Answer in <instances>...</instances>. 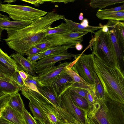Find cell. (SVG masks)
Here are the masks:
<instances>
[{"instance_id": "obj_3", "label": "cell", "mask_w": 124, "mask_h": 124, "mask_svg": "<svg viewBox=\"0 0 124 124\" xmlns=\"http://www.w3.org/2000/svg\"><path fill=\"white\" fill-rule=\"evenodd\" d=\"M87 116L93 124H124V105L106 96L96 100Z\"/></svg>"}, {"instance_id": "obj_17", "label": "cell", "mask_w": 124, "mask_h": 124, "mask_svg": "<svg viewBox=\"0 0 124 124\" xmlns=\"http://www.w3.org/2000/svg\"><path fill=\"white\" fill-rule=\"evenodd\" d=\"M63 20L64 21L71 31L81 32H91L93 33L95 30L102 28L103 25L100 23L98 26H93L89 25L87 27H85L80 23L75 22L72 20L65 18Z\"/></svg>"}, {"instance_id": "obj_12", "label": "cell", "mask_w": 124, "mask_h": 124, "mask_svg": "<svg viewBox=\"0 0 124 124\" xmlns=\"http://www.w3.org/2000/svg\"><path fill=\"white\" fill-rule=\"evenodd\" d=\"M80 54H75L68 53L67 50L58 54L48 56L39 59L34 64L35 70H39L54 65L56 62L62 60H70L76 58Z\"/></svg>"}, {"instance_id": "obj_38", "label": "cell", "mask_w": 124, "mask_h": 124, "mask_svg": "<svg viewBox=\"0 0 124 124\" xmlns=\"http://www.w3.org/2000/svg\"><path fill=\"white\" fill-rule=\"evenodd\" d=\"M104 10L108 11L115 12L124 11V4L119 6L109 9H106Z\"/></svg>"}, {"instance_id": "obj_10", "label": "cell", "mask_w": 124, "mask_h": 124, "mask_svg": "<svg viewBox=\"0 0 124 124\" xmlns=\"http://www.w3.org/2000/svg\"><path fill=\"white\" fill-rule=\"evenodd\" d=\"M62 107L67 111L80 124H85V111L79 108L73 101L67 89L61 95Z\"/></svg>"}, {"instance_id": "obj_1", "label": "cell", "mask_w": 124, "mask_h": 124, "mask_svg": "<svg viewBox=\"0 0 124 124\" xmlns=\"http://www.w3.org/2000/svg\"><path fill=\"white\" fill-rule=\"evenodd\" d=\"M65 17L54 11L48 12L23 29L7 31V38L4 40L10 48L24 55L31 48L46 38L45 31L51 27L53 22Z\"/></svg>"}, {"instance_id": "obj_34", "label": "cell", "mask_w": 124, "mask_h": 124, "mask_svg": "<svg viewBox=\"0 0 124 124\" xmlns=\"http://www.w3.org/2000/svg\"><path fill=\"white\" fill-rule=\"evenodd\" d=\"M87 101L89 105V109L94 104L96 101V98L93 91H89L87 94Z\"/></svg>"}, {"instance_id": "obj_49", "label": "cell", "mask_w": 124, "mask_h": 124, "mask_svg": "<svg viewBox=\"0 0 124 124\" xmlns=\"http://www.w3.org/2000/svg\"><path fill=\"white\" fill-rule=\"evenodd\" d=\"M83 15V14L81 12L80 13L78 17L79 19L81 21H82L83 20L84 18Z\"/></svg>"}, {"instance_id": "obj_13", "label": "cell", "mask_w": 124, "mask_h": 124, "mask_svg": "<svg viewBox=\"0 0 124 124\" xmlns=\"http://www.w3.org/2000/svg\"><path fill=\"white\" fill-rule=\"evenodd\" d=\"M64 70L55 77L51 84L60 97L70 86L75 83Z\"/></svg>"}, {"instance_id": "obj_20", "label": "cell", "mask_w": 124, "mask_h": 124, "mask_svg": "<svg viewBox=\"0 0 124 124\" xmlns=\"http://www.w3.org/2000/svg\"><path fill=\"white\" fill-rule=\"evenodd\" d=\"M68 89L83 97L87 101V93L89 91L91 90L93 91V86L91 87L84 85L74 83L70 86Z\"/></svg>"}, {"instance_id": "obj_8", "label": "cell", "mask_w": 124, "mask_h": 124, "mask_svg": "<svg viewBox=\"0 0 124 124\" xmlns=\"http://www.w3.org/2000/svg\"><path fill=\"white\" fill-rule=\"evenodd\" d=\"M94 55L82 54L73 62L71 68L89 84L94 85L96 73L94 66Z\"/></svg>"}, {"instance_id": "obj_26", "label": "cell", "mask_w": 124, "mask_h": 124, "mask_svg": "<svg viewBox=\"0 0 124 124\" xmlns=\"http://www.w3.org/2000/svg\"><path fill=\"white\" fill-rule=\"evenodd\" d=\"M93 92L95 96L96 100H104L106 96L102 85L96 73L94 79Z\"/></svg>"}, {"instance_id": "obj_37", "label": "cell", "mask_w": 124, "mask_h": 124, "mask_svg": "<svg viewBox=\"0 0 124 124\" xmlns=\"http://www.w3.org/2000/svg\"><path fill=\"white\" fill-rule=\"evenodd\" d=\"M22 1L28 2L38 6L40 4H42L45 2L43 0H22Z\"/></svg>"}, {"instance_id": "obj_50", "label": "cell", "mask_w": 124, "mask_h": 124, "mask_svg": "<svg viewBox=\"0 0 124 124\" xmlns=\"http://www.w3.org/2000/svg\"><path fill=\"white\" fill-rule=\"evenodd\" d=\"M6 94H5L3 92H0V97Z\"/></svg>"}, {"instance_id": "obj_7", "label": "cell", "mask_w": 124, "mask_h": 124, "mask_svg": "<svg viewBox=\"0 0 124 124\" xmlns=\"http://www.w3.org/2000/svg\"><path fill=\"white\" fill-rule=\"evenodd\" d=\"M4 12L14 21L32 22L46 15L47 12L26 6L2 4Z\"/></svg>"}, {"instance_id": "obj_44", "label": "cell", "mask_w": 124, "mask_h": 124, "mask_svg": "<svg viewBox=\"0 0 124 124\" xmlns=\"http://www.w3.org/2000/svg\"><path fill=\"white\" fill-rule=\"evenodd\" d=\"M75 47L77 50L80 51L83 49V46L82 44L79 43L77 44L75 46Z\"/></svg>"}, {"instance_id": "obj_27", "label": "cell", "mask_w": 124, "mask_h": 124, "mask_svg": "<svg viewBox=\"0 0 124 124\" xmlns=\"http://www.w3.org/2000/svg\"><path fill=\"white\" fill-rule=\"evenodd\" d=\"M71 31L67 24L63 22L58 26L53 28L49 27L45 31L46 36L52 34H62Z\"/></svg>"}, {"instance_id": "obj_22", "label": "cell", "mask_w": 124, "mask_h": 124, "mask_svg": "<svg viewBox=\"0 0 124 124\" xmlns=\"http://www.w3.org/2000/svg\"><path fill=\"white\" fill-rule=\"evenodd\" d=\"M20 91L18 86L0 78V92L12 95Z\"/></svg>"}, {"instance_id": "obj_18", "label": "cell", "mask_w": 124, "mask_h": 124, "mask_svg": "<svg viewBox=\"0 0 124 124\" xmlns=\"http://www.w3.org/2000/svg\"><path fill=\"white\" fill-rule=\"evenodd\" d=\"M96 15L99 18L102 20L124 21V11L115 12L108 11L104 9H99Z\"/></svg>"}, {"instance_id": "obj_36", "label": "cell", "mask_w": 124, "mask_h": 124, "mask_svg": "<svg viewBox=\"0 0 124 124\" xmlns=\"http://www.w3.org/2000/svg\"><path fill=\"white\" fill-rule=\"evenodd\" d=\"M40 57V55L39 54L28 56L27 59L31 62L34 66V64L36 62V61L39 60Z\"/></svg>"}, {"instance_id": "obj_48", "label": "cell", "mask_w": 124, "mask_h": 124, "mask_svg": "<svg viewBox=\"0 0 124 124\" xmlns=\"http://www.w3.org/2000/svg\"><path fill=\"white\" fill-rule=\"evenodd\" d=\"M16 0H5L4 1H3V2H7L8 3V4H10V3H12V2H15Z\"/></svg>"}, {"instance_id": "obj_4", "label": "cell", "mask_w": 124, "mask_h": 124, "mask_svg": "<svg viewBox=\"0 0 124 124\" xmlns=\"http://www.w3.org/2000/svg\"><path fill=\"white\" fill-rule=\"evenodd\" d=\"M93 33L94 37H92L89 45L90 47H92V53L105 64L118 68L114 50L108 34L103 32L102 28Z\"/></svg>"}, {"instance_id": "obj_30", "label": "cell", "mask_w": 124, "mask_h": 124, "mask_svg": "<svg viewBox=\"0 0 124 124\" xmlns=\"http://www.w3.org/2000/svg\"><path fill=\"white\" fill-rule=\"evenodd\" d=\"M27 74L28 78L24 81L25 85L27 86L34 85H36L38 88H39L40 87L44 85L39 81L37 77L32 76L28 74Z\"/></svg>"}, {"instance_id": "obj_21", "label": "cell", "mask_w": 124, "mask_h": 124, "mask_svg": "<svg viewBox=\"0 0 124 124\" xmlns=\"http://www.w3.org/2000/svg\"><path fill=\"white\" fill-rule=\"evenodd\" d=\"M0 62L12 70H20V67L14 60L4 52L0 48Z\"/></svg>"}, {"instance_id": "obj_14", "label": "cell", "mask_w": 124, "mask_h": 124, "mask_svg": "<svg viewBox=\"0 0 124 124\" xmlns=\"http://www.w3.org/2000/svg\"><path fill=\"white\" fill-rule=\"evenodd\" d=\"M0 115L14 124H26L22 114L7 105L1 110Z\"/></svg>"}, {"instance_id": "obj_33", "label": "cell", "mask_w": 124, "mask_h": 124, "mask_svg": "<svg viewBox=\"0 0 124 124\" xmlns=\"http://www.w3.org/2000/svg\"><path fill=\"white\" fill-rule=\"evenodd\" d=\"M11 95L6 94L0 97V113L7 105L8 101Z\"/></svg>"}, {"instance_id": "obj_15", "label": "cell", "mask_w": 124, "mask_h": 124, "mask_svg": "<svg viewBox=\"0 0 124 124\" xmlns=\"http://www.w3.org/2000/svg\"><path fill=\"white\" fill-rule=\"evenodd\" d=\"M32 22L10 21L6 16H0V28L7 31L22 29L29 25Z\"/></svg>"}, {"instance_id": "obj_47", "label": "cell", "mask_w": 124, "mask_h": 124, "mask_svg": "<svg viewBox=\"0 0 124 124\" xmlns=\"http://www.w3.org/2000/svg\"><path fill=\"white\" fill-rule=\"evenodd\" d=\"M2 2L1 0H0V11H2L4 12L3 10L2 9ZM3 15L1 14L0 13V16H3Z\"/></svg>"}, {"instance_id": "obj_43", "label": "cell", "mask_w": 124, "mask_h": 124, "mask_svg": "<svg viewBox=\"0 0 124 124\" xmlns=\"http://www.w3.org/2000/svg\"><path fill=\"white\" fill-rule=\"evenodd\" d=\"M80 24L85 27H87L89 26V25L88 21L86 19H84L82 21Z\"/></svg>"}, {"instance_id": "obj_28", "label": "cell", "mask_w": 124, "mask_h": 124, "mask_svg": "<svg viewBox=\"0 0 124 124\" xmlns=\"http://www.w3.org/2000/svg\"><path fill=\"white\" fill-rule=\"evenodd\" d=\"M68 48L67 47L61 45L51 47L39 54V59L48 56L59 54Z\"/></svg>"}, {"instance_id": "obj_51", "label": "cell", "mask_w": 124, "mask_h": 124, "mask_svg": "<svg viewBox=\"0 0 124 124\" xmlns=\"http://www.w3.org/2000/svg\"><path fill=\"white\" fill-rule=\"evenodd\" d=\"M3 30V29L0 28V40L1 39V35Z\"/></svg>"}, {"instance_id": "obj_6", "label": "cell", "mask_w": 124, "mask_h": 124, "mask_svg": "<svg viewBox=\"0 0 124 124\" xmlns=\"http://www.w3.org/2000/svg\"><path fill=\"white\" fill-rule=\"evenodd\" d=\"M21 93L30 102L33 104L41 111L50 124H59L64 120L55 108L43 98L39 91L32 90L27 87L26 90Z\"/></svg>"}, {"instance_id": "obj_23", "label": "cell", "mask_w": 124, "mask_h": 124, "mask_svg": "<svg viewBox=\"0 0 124 124\" xmlns=\"http://www.w3.org/2000/svg\"><path fill=\"white\" fill-rule=\"evenodd\" d=\"M124 2V0H91L89 4L93 8H99L101 10L108 6Z\"/></svg>"}, {"instance_id": "obj_19", "label": "cell", "mask_w": 124, "mask_h": 124, "mask_svg": "<svg viewBox=\"0 0 124 124\" xmlns=\"http://www.w3.org/2000/svg\"><path fill=\"white\" fill-rule=\"evenodd\" d=\"M7 105L22 114L25 108L23 101L18 93L11 95Z\"/></svg>"}, {"instance_id": "obj_39", "label": "cell", "mask_w": 124, "mask_h": 124, "mask_svg": "<svg viewBox=\"0 0 124 124\" xmlns=\"http://www.w3.org/2000/svg\"><path fill=\"white\" fill-rule=\"evenodd\" d=\"M18 73L24 81L28 77L27 74L23 70H19Z\"/></svg>"}, {"instance_id": "obj_52", "label": "cell", "mask_w": 124, "mask_h": 124, "mask_svg": "<svg viewBox=\"0 0 124 124\" xmlns=\"http://www.w3.org/2000/svg\"><path fill=\"white\" fill-rule=\"evenodd\" d=\"M37 122V123L38 124H43L41 122H40L39 121H38Z\"/></svg>"}, {"instance_id": "obj_41", "label": "cell", "mask_w": 124, "mask_h": 124, "mask_svg": "<svg viewBox=\"0 0 124 124\" xmlns=\"http://www.w3.org/2000/svg\"><path fill=\"white\" fill-rule=\"evenodd\" d=\"M44 1H50L52 2H63L65 4L69 2H73L75 0H44Z\"/></svg>"}, {"instance_id": "obj_25", "label": "cell", "mask_w": 124, "mask_h": 124, "mask_svg": "<svg viewBox=\"0 0 124 124\" xmlns=\"http://www.w3.org/2000/svg\"><path fill=\"white\" fill-rule=\"evenodd\" d=\"M29 106L35 120H38L43 124H50L46 116L36 106L29 102Z\"/></svg>"}, {"instance_id": "obj_29", "label": "cell", "mask_w": 124, "mask_h": 124, "mask_svg": "<svg viewBox=\"0 0 124 124\" xmlns=\"http://www.w3.org/2000/svg\"><path fill=\"white\" fill-rule=\"evenodd\" d=\"M64 71L71 78L75 83L84 85L91 87L93 86L94 85H92L89 84L71 68L69 67L68 65L65 67Z\"/></svg>"}, {"instance_id": "obj_24", "label": "cell", "mask_w": 124, "mask_h": 124, "mask_svg": "<svg viewBox=\"0 0 124 124\" xmlns=\"http://www.w3.org/2000/svg\"><path fill=\"white\" fill-rule=\"evenodd\" d=\"M70 94L73 101L79 108L84 111L88 112L89 105L85 99L78 94L70 91Z\"/></svg>"}, {"instance_id": "obj_35", "label": "cell", "mask_w": 124, "mask_h": 124, "mask_svg": "<svg viewBox=\"0 0 124 124\" xmlns=\"http://www.w3.org/2000/svg\"><path fill=\"white\" fill-rule=\"evenodd\" d=\"M43 51L34 46L31 48L26 53V55L28 56L31 55H35L40 54Z\"/></svg>"}, {"instance_id": "obj_40", "label": "cell", "mask_w": 124, "mask_h": 124, "mask_svg": "<svg viewBox=\"0 0 124 124\" xmlns=\"http://www.w3.org/2000/svg\"><path fill=\"white\" fill-rule=\"evenodd\" d=\"M0 124H14L5 119L0 116Z\"/></svg>"}, {"instance_id": "obj_42", "label": "cell", "mask_w": 124, "mask_h": 124, "mask_svg": "<svg viewBox=\"0 0 124 124\" xmlns=\"http://www.w3.org/2000/svg\"><path fill=\"white\" fill-rule=\"evenodd\" d=\"M87 112H85V124H93L88 118L87 116Z\"/></svg>"}, {"instance_id": "obj_46", "label": "cell", "mask_w": 124, "mask_h": 124, "mask_svg": "<svg viewBox=\"0 0 124 124\" xmlns=\"http://www.w3.org/2000/svg\"><path fill=\"white\" fill-rule=\"evenodd\" d=\"M59 124H76L75 123L68 122L67 121L63 120Z\"/></svg>"}, {"instance_id": "obj_11", "label": "cell", "mask_w": 124, "mask_h": 124, "mask_svg": "<svg viewBox=\"0 0 124 124\" xmlns=\"http://www.w3.org/2000/svg\"><path fill=\"white\" fill-rule=\"evenodd\" d=\"M70 63L65 62L56 66L53 65L44 69L35 70L37 74V77L39 81L42 85H51L54 79L64 71Z\"/></svg>"}, {"instance_id": "obj_2", "label": "cell", "mask_w": 124, "mask_h": 124, "mask_svg": "<svg viewBox=\"0 0 124 124\" xmlns=\"http://www.w3.org/2000/svg\"><path fill=\"white\" fill-rule=\"evenodd\" d=\"M93 61L95 72L106 96L124 105V74L117 68L105 64L94 55Z\"/></svg>"}, {"instance_id": "obj_5", "label": "cell", "mask_w": 124, "mask_h": 124, "mask_svg": "<svg viewBox=\"0 0 124 124\" xmlns=\"http://www.w3.org/2000/svg\"><path fill=\"white\" fill-rule=\"evenodd\" d=\"M106 25L113 47L118 68L124 74V23L115 20H108Z\"/></svg>"}, {"instance_id": "obj_45", "label": "cell", "mask_w": 124, "mask_h": 124, "mask_svg": "<svg viewBox=\"0 0 124 124\" xmlns=\"http://www.w3.org/2000/svg\"><path fill=\"white\" fill-rule=\"evenodd\" d=\"M102 29V31L105 33L108 32L109 31L108 27L106 25H103V26Z\"/></svg>"}, {"instance_id": "obj_31", "label": "cell", "mask_w": 124, "mask_h": 124, "mask_svg": "<svg viewBox=\"0 0 124 124\" xmlns=\"http://www.w3.org/2000/svg\"><path fill=\"white\" fill-rule=\"evenodd\" d=\"M22 114L26 124H38L37 121L25 108L23 109Z\"/></svg>"}, {"instance_id": "obj_9", "label": "cell", "mask_w": 124, "mask_h": 124, "mask_svg": "<svg viewBox=\"0 0 124 124\" xmlns=\"http://www.w3.org/2000/svg\"><path fill=\"white\" fill-rule=\"evenodd\" d=\"M88 33L71 31L62 34L47 35L45 38L49 42L52 47L61 45L69 48H74L77 44L83 41V36Z\"/></svg>"}, {"instance_id": "obj_32", "label": "cell", "mask_w": 124, "mask_h": 124, "mask_svg": "<svg viewBox=\"0 0 124 124\" xmlns=\"http://www.w3.org/2000/svg\"><path fill=\"white\" fill-rule=\"evenodd\" d=\"M35 46L44 51L52 47L49 42L45 38Z\"/></svg>"}, {"instance_id": "obj_16", "label": "cell", "mask_w": 124, "mask_h": 124, "mask_svg": "<svg viewBox=\"0 0 124 124\" xmlns=\"http://www.w3.org/2000/svg\"><path fill=\"white\" fill-rule=\"evenodd\" d=\"M10 57H12L15 61L20 65L23 70L26 73L32 76L37 77L34 66L27 58L18 53L12 54Z\"/></svg>"}]
</instances>
